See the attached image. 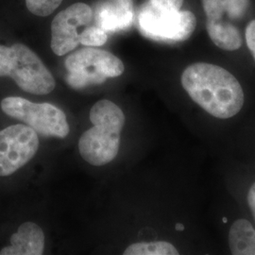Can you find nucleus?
Masks as SVG:
<instances>
[{
    "label": "nucleus",
    "mask_w": 255,
    "mask_h": 255,
    "mask_svg": "<svg viewBox=\"0 0 255 255\" xmlns=\"http://www.w3.org/2000/svg\"><path fill=\"white\" fill-rule=\"evenodd\" d=\"M181 81L192 101L215 118H233L243 107L244 92L240 83L221 66L191 64L182 72Z\"/></svg>",
    "instance_id": "nucleus-1"
},
{
    "label": "nucleus",
    "mask_w": 255,
    "mask_h": 255,
    "mask_svg": "<svg viewBox=\"0 0 255 255\" xmlns=\"http://www.w3.org/2000/svg\"><path fill=\"white\" fill-rule=\"evenodd\" d=\"M90 121L94 126L84 131L79 140L80 154L92 165L102 166L119 153L125 116L117 104L102 100L93 106Z\"/></svg>",
    "instance_id": "nucleus-2"
},
{
    "label": "nucleus",
    "mask_w": 255,
    "mask_h": 255,
    "mask_svg": "<svg viewBox=\"0 0 255 255\" xmlns=\"http://www.w3.org/2000/svg\"><path fill=\"white\" fill-rule=\"evenodd\" d=\"M183 0H146L141 6L137 26L143 36L153 41L178 43L194 32L197 20L189 10H182Z\"/></svg>",
    "instance_id": "nucleus-3"
},
{
    "label": "nucleus",
    "mask_w": 255,
    "mask_h": 255,
    "mask_svg": "<svg viewBox=\"0 0 255 255\" xmlns=\"http://www.w3.org/2000/svg\"><path fill=\"white\" fill-rule=\"evenodd\" d=\"M12 79L23 91L47 95L54 90V78L42 60L28 46L0 45V78Z\"/></svg>",
    "instance_id": "nucleus-4"
},
{
    "label": "nucleus",
    "mask_w": 255,
    "mask_h": 255,
    "mask_svg": "<svg viewBox=\"0 0 255 255\" xmlns=\"http://www.w3.org/2000/svg\"><path fill=\"white\" fill-rule=\"evenodd\" d=\"M68 74L66 82L74 89L106 82L124 72V64L109 51L87 46L69 55L64 62Z\"/></svg>",
    "instance_id": "nucleus-5"
},
{
    "label": "nucleus",
    "mask_w": 255,
    "mask_h": 255,
    "mask_svg": "<svg viewBox=\"0 0 255 255\" xmlns=\"http://www.w3.org/2000/svg\"><path fill=\"white\" fill-rule=\"evenodd\" d=\"M1 109L44 136L64 138L69 133L65 114L50 103H34L23 98L9 97L1 101Z\"/></svg>",
    "instance_id": "nucleus-6"
},
{
    "label": "nucleus",
    "mask_w": 255,
    "mask_h": 255,
    "mask_svg": "<svg viewBox=\"0 0 255 255\" xmlns=\"http://www.w3.org/2000/svg\"><path fill=\"white\" fill-rule=\"evenodd\" d=\"M38 148V133L27 125H11L0 130V177L16 172L35 156Z\"/></svg>",
    "instance_id": "nucleus-7"
},
{
    "label": "nucleus",
    "mask_w": 255,
    "mask_h": 255,
    "mask_svg": "<svg viewBox=\"0 0 255 255\" xmlns=\"http://www.w3.org/2000/svg\"><path fill=\"white\" fill-rule=\"evenodd\" d=\"M93 9L85 3L78 2L60 11L51 23V49L57 56H64L80 44L78 28L89 24Z\"/></svg>",
    "instance_id": "nucleus-8"
},
{
    "label": "nucleus",
    "mask_w": 255,
    "mask_h": 255,
    "mask_svg": "<svg viewBox=\"0 0 255 255\" xmlns=\"http://www.w3.org/2000/svg\"><path fill=\"white\" fill-rule=\"evenodd\" d=\"M134 19L132 0H105L97 10L98 26L106 32L124 30Z\"/></svg>",
    "instance_id": "nucleus-9"
},
{
    "label": "nucleus",
    "mask_w": 255,
    "mask_h": 255,
    "mask_svg": "<svg viewBox=\"0 0 255 255\" xmlns=\"http://www.w3.org/2000/svg\"><path fill=\"white\" fill-rule=\"evenodd\" d=\"M45 235L37 224L27 221L10 237V245L0 251V255H41L44 253Z\"/></svg>",
    "instance_id": "nucleus-10"
},
{
    "label": "nucleus",
    "mask_w": 255,
    "mask_h": 255,
    "mask_svg": "<svg viewBox=\"0 0 255 255\" xmlns=\"http://www.w3.org/2000/svg\"><path fill=\"white\" fill-rule=\"evenodd\" d=\"M206 29L210 39L219 48L234 51L242 46V37L235 25L223 21L222 17L207 19Z\"/></svg>",
    "instance_id": "nucleus-11"
},
{
    "label": "nucleus",
    "mask_w": 255,
    "mask_h": 255,
    "mask_svg": "<svg viewBox=\"0 0 255 255\" xmlns=\"http://www.w3.org/2000/svg\"><path fill=\"white\" fill-rule=\"evenodd\" d=\"M231 253L235 255H255V229L246 219H237L229 233Z\"/></svg>",
    "instance_id": "nucleus-12"
},
{
    "label": "nucleus",
    "mask_w": 255,
    "mask_h": 255,
    "mask_svg": "<svg viewBox=\"0 0 255 255\" xmlns=\"http://www.w3.org/2000/svg\"><path fill=\"white\" fill-rule=\"evenodd\" d=\"M125 255H177L179 252L170 243L165 241H155L148 243H135L128 247Z\"/></svg>",
    "instance_id": "nucleus-13"
},
{
    "label": "nucleus",
    "mask_w": 255,
    "mask_h": 255,
    "mask_svg": "<svg viewBox=\"0 0 255 255\" xmlns=\"http://www.w3.org/2000/svg\"><path fill=\"white\" fill-rule=\"evenodd\" d=\"M107 40V32L98 25L87 27L80 34V44L85 46H103Z\"/></svg>",
    "instance_id": "nucleus-14"
},
{
    "label": "nucleus",
    "mask_w": 255,
    "mask_h": 255,
    "mask_svg": "<svg viewBox=\"0 0 255 255\" xmlns=\"http://www.w3.org/2000/svg\"><path fill=\"white\" fill-rule=\"evenodd\" d=\"M63 0H26L27 9L34 15L45 17L54 12Z\"/></svg>",
    "instance_id": "nucleus-15"
},
{
    "label": "nucleus",
    "mask_w": 255,
    "mask_h": 255,
    "mask_svg": "<svg viewBox=\"0 0 255 255\" xmlns=\"http://www.w3.org/2000/svg\"><path fill=\"white\" fill-rule=\"evenodd\" d=\"M225 12L234 20L242 18L249 7V0H223Z\"/></svg>",
    "instance_id": "nucleus-16"
},
{
    "label": "nucleus",
    "mask_w": 255,
    "mask_h": 255,
    "mask_svg": "<svg viewBox=\"0 0 255 255\" xmlns=\"http://www.w3.org/2000/svg\"><path fill=\"white\" fill-rule=\"evenodd\" d=\"M202 6L207 19L221 18L225 13L223 0H202Z\"/></svg>",
    "instance_id": "nucleus-17"
},
{
    "label": "nucleus",
    "mask_w": 255,
    "mask_h": 255,
    "mask_svg": "<svg viewBox=\"0 0 255 255\" xmlns=\"http://www.w3.org/2000/svg\"><path fill=\"white\" fill-rule=\"evenodd\" d=\"M246 41L248 47L255 61V20L251 21L247 27Z\"/></svg>",
    "instance_id": "nucleus-18"
},
{
    "label": "nucleus",
    "mask_w": 255,
    "mask_h": 255,
    "mask_svg": "<svg viewBox=\"0 0 255 255\" xmlns=\"http://www.w3.org/2000/svg\"><path fill=\"white\" fill-rule=\"evenodd\" d=\"M248 203L255 219V182L250 188V191L248 194Z\"/></svg>",
    "instance_id": "nucleus-19"
},
{
    "label": "nucleus",
    "mask_w": 255,
    "mask_h": 255,
    "mask_svg": "<svg viewBox=\"0 0 255 255\" xmlns=\"http://www.w3.org/2000/svg\"><path fill=\"white\" fill-rule=\"evenodd\" d=\"M176 230L177 231H182L183 230V226H182V224H177L176 225Z\"/></svg>",
    "instance_id": "nucleus-20"
}]
</instances>
